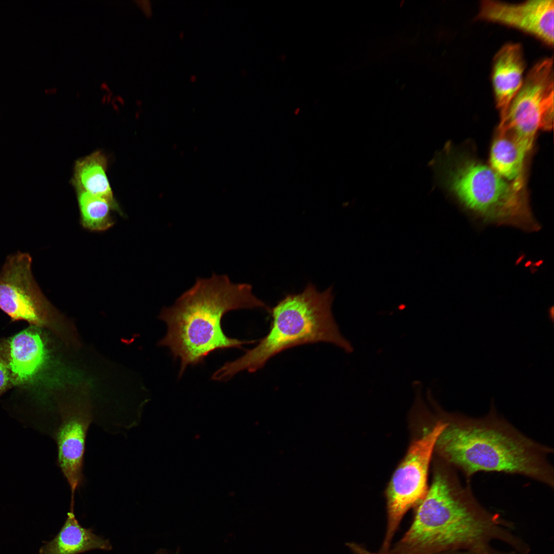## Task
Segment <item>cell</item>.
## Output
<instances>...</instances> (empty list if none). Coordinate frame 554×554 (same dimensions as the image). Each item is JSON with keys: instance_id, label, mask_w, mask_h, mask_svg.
I'll return each instance as SVG.
<instances>
[{"instance_id": "1", "label": "cell", "mask_w": 554, "mask_h": 554, "mask_svg": "<svg viewBox=\"0 0 554 554\" xmlns=\"http://www.w3.org/2000/svg\"><path fill=\"white\" fill-rule=\"evenodd\" d=\"M453 468L441 459L436 463L432 483L411 527L389 554L466 550L506 554L491 547L493 541L523 551L525 544L512 533V525L485 509L469 486L461 484Z\"/></svg>"}, {"instance_id": "2", "label": "cell", "mask_w": 554, "mask_h": 554, "mask_svg": "<svg viewBox=\"0 0 554 554\" xmlns=\"http://www.w3.org/2000/svg\"><path fill=\"white\" fill-rule=\"evenodd\" d=\"M446 425L434 451L440 459L469 479L480 471L518 474L552 488L553 468L550 448L519 431L496 413L493 407L480 418L441 411Z\"/></svg>"}, {"instance_id": "3", "label": "cell", "mask_w": 554, "mask_h": 554, "mask_svg": "<svg viewBox=\"0 0 554 554\" xmlns=\"http://www.w3.org/2000/svg\"><path fill=\"white\" fill-rule=\"evenodd\" d=\"M269 308L252 293L247 283H233L227 275L213 273L209 278H197L170 307L159 316L167 327L158 345L168 347L179 359L181 377L188 365L204 361L211 352L230 348L242 349L254 341L229 338L223 331L224 315L233 310Z\"/></svg>"}, {"instance_id": "4", "label": "cell", "mask_w": 554, "mask_h": 554, "mask_svg": "<svg viewBox=\"0 0 554 554\" xmlns=\"http://www.w3.org/2000/svg\"><path fill=\"white\" fill-rule=\"evenodd\" d=\"M332 288L320 292L309 284L301 292L287 295L271 310L268 333L242 357L227 362L212 379L226 381L241 371L254 372L281 352L296 346L326 342L347 353L353 347L341 333L331 311Z\"/></svg>"}, {"instance_id": "5", "label": "cell", "mask_w": 554, "mask_h": 554, "mask_svg": "<svg viewBox=\"0 0 554 554\" xmlns=\"http://www.w3.org/2000/svg\"><path fill=\"white\" fill-rule=\"evenodd\" d=\"M444 181L448 190L468 210L488 222L538 229L524 187L503 178L489 167L471 159H459L446 166Z\"/></svg>"}, {"instance_id": "6", "label": "cell", "mask_w": 554, "mask_h": 554, "mask_svg": "<svg viewBox=\"0 0 554 554\" xmlns=\"http://www.w3.org/2000/svg\"><path fill=\"white\" fill-rule=\"evenodd\" d=\"M446 425L441 419L410 445L394 471L386 489L388 523L383 553L388 552L391 540L406 512L418 505L428 489L430 463L438 437Z\"/></svg>"}, {"instance_id": "7", "label": "cell", "mask_w": 554, "mask_h": 554, "mask_svg": "<svg viewBox=\"0 0 554 554\" xmlns=\"http://www.w3.org/2000/svg\"><path fill=\"white\" fill-rule=\"evenodd\" d=\"M553 57L537 62L524 76L498 129L509 132L529 152L539 129L553 127Z\"/></svg>"}, {"instance_id": "8", "label": "cell", "mask_w": 554, "mask_h": 554, "mask_svg": "<svg viewBox=\"0 0 554 554\" xmlns=\"http://www.w3.org/2000/svg\"><path fill=\"white\" fill-rule=\"evenodd\" d=\"M29 253L8 255L0 272V309L12 321H24L62 334L63 316L42 292L31 271Z\"/></svg>"}, {"instance_id": "9", "label": "cell", "mask_w": 554, "mask_h": 554, "mask_svg": "<svg viewBox=\"0 0 554 554\" xmlns=\"http://www.w3.org/2000/svg\"><path fill=\"white\" fill-rule=\"evenodd\" d=\"M61 413L55 434L57 463L70 488V507L74 508L75 492L84 481L86 440L92 416L88 404L78 400L64 403Z\"/></svg>"}, {"instance_id": "10", "label": "cell", "mask_w": 554, "mask_h": 554, "mask_svg": "<svg viewBox=\"0 0 554 554\" xmlns=\"http://www.w3.org/2000/svg\"><path fill=\"white\" fill-rule=\"evenodd\" d=\"M477 17L516 28L548 46L553 45V0H528L517 4L483 0Z\"/></svg>"}, {"instance_id": "11", "label": "cell", "mask_w": 554, "mask_h": 554, "mask_svg": "<svg viewBox=\"0 0 554 554\" xmlns=\"http://www.w3.org/2000/svg\"><path fill=\"white\" fill-rule=\"evenodd\" d=\"M35 327L32 326L4 342L13 386L33 382L46 361L44 341Z\"/></svg>"}, {"instance_id": "12", "label": "cell", "mask_w": 554, "mask_h": 554, "mask_svg": "<svg viewBox=\"0 0 554 554\" xmlns=\"http://www.w3.org/2000/svg\"><path fill=\"white\" fill-rule=\"evenodd\" d=\"M526 62L522 45L507 43L494 55L492 65L491 82L495 102L500 111V121L523 84Z\"/></svg>"}, {"instance_id": "13", "label": "cell", "mask_w": 554, "mask_h": 554, "mask_svg": "<svg viewBox=\"0 0 554 554\" xmlns=\"http://www.w3.org/2000/svg\"><path fill=\"white\" fill-rule=\"evenodd\" d=\"M111 549L109 540L95 534L91 528L82 526L74 511L69 510L60 531L51 540L44 543L39 554H78L94 549Z\"/></svg>"}, {"instance_id": "14", "label": "cell", "mask_w": 554, "mask_h": 554, "mask_svg": "<svg viewBox=\"0 0 554 554\" xmlns=\"http://www.w3.org/2000/svg\"><path fill=\"white\" fill-rule=\"evenodd\" d=\"M107 168V157L100 151L79 159L74 164L72 185L75 190H82L106 200L115 211L123 215L124 213L114 197L106 174Z\"/></svg>"}, {"instance_id": "15", "label": "cell", "mask_w": 554, "mask_h": 554, "mask_svg": "<svg viewBox=\"0 0 554 554\" xmlns=\"http://www.w3.org/2000/svg\"><path fill=\"white\" fill-rule=\"evenodd\" d=\"M528 152L510 133L498 129L490 150V167L504 179L524 187V161Z\"/></svg>"}, {"instance_id": "16", "label": "cell", "mask_w": 554, "mask_h": 554, "mask_svg": "<svg viewBox=\"0 0 554 554\" xmlns=\"http://www.w3.org/2000/svg\"><path fill=\"white\" fill-rule=\"evenodd\" d=\"M76 192L84 228L92 231H103L114 224L111 211L115 210L109 202L82 190H76Z\"/></svg>"}, {"instance_id": "17", "label": "cell", "mask_w": 554, "mask_h": 554, "mask_svg": "<svg viewBox=\"0 0 554 554\" xmlns=\"http://www.w3.org/2000/svg\"><path fill=\"white\" fill-rule=\"evenodd\" d=\"M4 343L0 344V395L12 386Z\"/></svg>"}, {"instance_id": "18", "label": "cell", "mask_w": 554, "mask_h": 554, "mask_svg": "<svg viewBox=\"0 0 554 554\" xmlns=\"http://www.w3.org/2000/svg\"><path fill=\"white\" fill-rule=\"evenodd\" d=\"M349 547L357 554H375L371 553L361 546L354 543L349 544ZM438 554H486L483 552L475 550H454Z\"/></svg>"}]
</instances>
